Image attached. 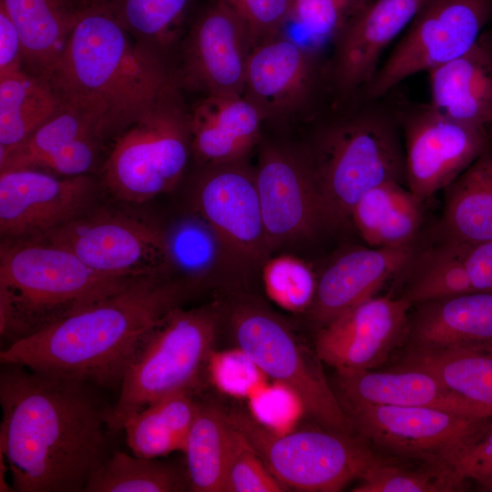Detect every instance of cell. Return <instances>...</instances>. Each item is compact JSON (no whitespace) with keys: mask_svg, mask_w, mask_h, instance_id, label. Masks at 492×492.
I'll return each instance as SVG.
<instances>
[{"mask_svg":"<svg viewBox=\"0 0 492 492\" xmlns=\"http://www.w3.org/2000/svg\"><path fill=\"white\" fill-rule=\"evenodd\" d=\"M0 452L18 492H85L109 456L102 409L90 384L2 364Z\"/></svg>","mask_w":492,"mask_h":492,"instance_id":"1","label":"cell"},{"mask_svg":"<svg viewBox=\"0 0 492 492\" xmlns=\"http://www.w3.org/2000/svg\"><path fill=\"white\" fill-rule=\"evenodd\" d=\"M193 288L169 274L140 276L72 315L7 345L1 364L119 388L135 353Z\"/></svg>","mask_w":492,"mask_h":492,"instance_id":"2","label":"cell"},{"mask_svg":"<svg viewBox=\"0 0 492 492\" xmlns=\"http://www.w3.org/2000/svg\"><path fill=\"white\" fill-rule=\"evenodd\" d=\"M178 77L138 43L100 0H88L47 81L101 138L147 114Z\"/></svg>","mask_w":492,"mask_h":492,"instance_id":"3","label":"cell"},{"mask_svg":"<svg viewBox=\"0 0 492 492\" xmlns=\"http://www.w3.org/2000/svg\"><path fill=\"white\" fill-rule=\"evenodd\" d=\"M393 91L381 97L359 92L330 99L307 121L314 128L311 141L302 149L313 175L325 223L350 220L359 199L377 185L405 184L402 101L393 98Z\"/></svg>","mask_w":492,"mask_h":492,"instance_id":"4","label":"cell"},{"mask_svg":"<svg viewBox=\"0 0 492 492\" xmlns=\"http://www.w3.org/2000/svg\"><path fill=\"white\" fill-rule=\"evenodd\" d=\"M133 279L98 272L71 251L51 243L4 240L1 336L10 344L104 299Z\"/></svg>","mask_w":492,"mask_h":492,"instance_id":"5","label":"cell"},{"mask_svg":"<svg viewBox=\"0 0 492 492\" xmlns=\"http://www.w3.org/2000/svg\"><path fill=\"white\" fill-rule=\"evenodd\" d=\"M215 306L179 307L144 339L128 364L116 404L108 408L110 430L150 403L185 390L192 391L214 351L220 326Z\"/></svg>","mask_w":492,"mask_h":492,"instance_id":"6","label":"cell"},{"mask_svg":"<svg viewBox=\"0 0 492 492\" xmlns=\"http://www.w3.org/2000/svg\"><path fill=\"white\" fill-rule=\"evenodd\" d=\"M176 80L153 108L119 133L103 167V180L118 199L143 203L172 190L191 152L190 111Z\"/></svg>","mask_w":492,"mask_h":492,"instance_id":"7","label":"cell"},{"mask_svg":"<svg viewBox=\"0 0 492 492\" xmlns=\"http://www.w3.org/2000/svg\"><path fill=\"white\" fill-rule=\"evenodd\" d=\"M229 415L286 489L340 491L360 480L381 456L350 432L323 425L276 432L252 415L241 412Z\"/></svg>","mask_w":492,"mask_h":492,"instance_id":"8","label":"cell"},{"mask_svg":"<svg viewBox=\"0 0 492 492\" xmlns=\"http://www.w3.org/2000/svg\"><path fill=\"white\" fill-rule=\"evenodd\" d=\"M229 321L237 347L265 375L292 391L305 412L323 426L353 432L323 362L285 322L251 299L235 302Z\"/></svg>","mask_w":492,"mask_h":492,"instance_id":"9","label":"cell"},{"mask_svg":"<svg viewBox=\"0 0 492 492\" xmlns=\"http://www.w3.org/2000/svg\"><path fill=\"white\" fill-rule=\"evenodd\" d=\"M327 59L282 33L250 55L243 97L264 125L306 123L331 99Z\"/></svg>","mask_w":492,"mask_h":492,"instance_id":"10","label":"cell"},{"mask_svg":"<svg viewBox=\"0 0 492 492\" xmlns=\"http://www.w3.org/2000/svg\"><path fill=\"white\" fill-rule=\"evenodd\" d=\"M62 247L114 277L169 274L167 232L149 220L108 210L84 212L36 239Z\"/></svg>","mask_w":492,"mask_h":492,"instance_id":"11","label":"cell"},{"mask_svg":"<svg viewBox=\"0 0 492 492\" xmlns=\"http://www.w3.org/2000/svg\"><path fill=\"white\" fill-rule=\"evenodd\" d=\"M492 22V0H428L363 90L381 97L469 50Z\"/></svg>","mask_w":492,"mask_h":492,"instance_id":"12","label":"cell"},{"mask_svg":"<svg viewBox=\"0 0 492 492\" xmlns=\"http://www.w3.org/2000/svg\"><path fill=\"white\" fill-rule=\"evenodd\" d=\"M341 405L353 432L373 447L390 456L446 465L489 418L432 407Z\"/></svg>","mask_w":492,"mask_h":492,"instance_id":"13","label":"cell"},{"mask_svg":"<svg viewBox=\"0 0 492 492\" xmlns=\"http://www.w3.org/2000/svg\"><path fill=\"white\" fill-rule=\"evenodd\" d=\"M405 186L421 202L445 190L488 147L484 128L455 120L430 103L402 101Z\"/></svg>","mask_w":492,"mask_h":492,"instance_id":"14","label":"cell"},{"mask_svg":"<svg viewBox=\"0 0 492 492\" xmlns=\"http://www.w3.org/2000/svg\"><path fill=\"white\" fill-rule=\"evenodd\" d=\"M253 48L243 19L224 0H203L185 31L179 84L210 95H243Z\"/></svg>","mask_w":492,"mask_h":492,"instance_id":"15","label":"cell"},{"mask_svg":"<svg viewBox=\"0 0 492 492\" xmlns=\"http://www.w3.org/2000/svg\"><path fill=\"white\" fill-rule=\"evenodd\" d=\"M198 214L222 242L231 262L246 268L271 249L264 228L255 170L247 159L205 166L195 191Z\"/></svg>","mask_w":492,"mask_h":492,"instance_id":"16","label":"cell"},{"mask_svg":"<svg viewBox=\"0 0 492 492\" xmlns=\"http://www.w3.org/2000/svg\"><path fill=\"white\" fill-rule=\"evenodd\" d=\"M254 170L271 249L310 236L325 223L313 175L302 149L265 141Z\"/></svg>","mask_w":492,"mask_h":492,"instance_id":"17","label":"cell"},{"mask_svg":"<svg viewBox=\"0 0 492 492\" xmlns=\"http://www.w3.org/2000/svg\"><path fill=\"white\" fill-rule=\"evenodd\" d=\"M412 304L373 296L320 326L314 350L336 371L374 370L405 343Z\"/></svg>","mask_w":492,"mask_h":492,"instance_id":"18","label":"cell"},{"mask_svg":"<svg viewBox=\"0 0 492 492\" xmlns=\"http://www.w3.org/2000/svg\"><path fill=\"white\" fill-rule=\"evenodd\" d=\"M97 187L85 175L57 179L32 169L1 171L0 233L30 240L90 210Z\"/></svg>","mask_w":492,"mask_h":492,"instance_id":"19","label":"cell"},{"mask_svg":"<svg viewBox=\"0 0 492 492\" xmlns=\"http://www.w3.org/2000/svg\"><path fill=\"white\" fill-rule=\"evenodd\" d=\"M428 0H371L345 27L327 59L332 99L363 91L381 57Z\"/></svg>","mask_w":492,"mask_h":492,"instance_id":"20","label":"cell"},{"mask_svg":"<svg viewBox=\"0 0 492 492\" xmlns=\"http://www.w3.org/2000/svg\"><path fill=\"white\" fill-rule=\"evenodd\" d=\"M341 404L420 406L473 417H491L486 408L449 389L432 373L395 365L384 371H336Z\"/></svg>","mask_w":492,"mask_h":492,"instance_id":"21","label":"cell"},{"mask_svg":"<svg viewBox=\"0 0 492 492\" xmlns=\"http://www.w3.org/2000/svg\"><path fill=\"white\" fill-rule=\"evenodd\" d=\"M415 251V245H406L357 248L340 255L317 280L309 308L312 319L322 326L374 296L390 278L401 273Z\"/></svg>","mask_w":492,"mask_h":492,"instance_id":"22","label":"cell"},{"mask_svg":"<svg viewBox=\"0 0 492 492\" xmlns=\"http://www.w3.org/2000/svg\"><path fill=\"white\" fill-rule=\"evenodd\" d=\"M406 352H492V292H477L413 305Z\"/></svg>","mask_w":492,"mask_h":492,"instance_id":"23","label":"cell"},{"mask_svg":"<svg viewBox=\"0 0 492 492\" xmlns=\"http://www.w3.org/2000/svg\"><path fill=\"white\" fill-rule=\"evenodd\" d=\"M263 126L243 95L204 96L190 111L191 152L204 166L247 159Z\"/></svg>","mask_w":492,"mask_h":492,"instance_id":"24","label":"cell"},{"mask_svg":"<svg viewBox=\"0 0 492 492\" xmlns=\"http://www.w3.org/2000/svg\"><path fill=\"white\" fill-rule=\"evenodd\" d=\"M430 105L446 116L487 128L492 124V29L463 55L428 72Z\"/></svg>","mask_w":492,"mask_h":492,"instance_id":"25","label":"cell"},{"mask_svg":"<svg viewBox=\"0 0 492 492\" xmlns=\"http://www.w3.org/2000/svg\"><path fill=\"white\" fill-rule=\"evenodd\" d=\"M19 33L23 62L48 79L83 5L80 0H0Z\"/></svg>","mask_w":492,"mask_h":492,"instance_id":"26","label":"cell"},{"mask_svg":"<svg viewBox=\"0 0 492 492\" xmlns=\"http://www.w3.org/2000/svg\"><path fill=\"white\" fill-rule=\"evenodd\" d=\"M421 206L403 183L386 181L359 199L350 220L370 247L414 245L422 224Z\"/></svg>","mask_w":492,"mask_h":492,"instance_id":"27","label":"cell"},{"mask_svg":"<svg viewBox=\"0 0 492 492\" xmlns=\"http://www.w3.org/2000/svg\"><path fill=\"white\" fill-rule=\"evenodd\" d=\"M444 239L464 244L492 241V149L488 147L446 189Z\"/></svg>","mask_w":492,"mask_h":492,"instance_id":"28","label":"cell"},{"mask_svg":"<svg viewBox=\"0 0 492 492\" xmlns=\"http://www.w3.org/2000/svg\"><path fill=\"white\" fill-rule=\"evenodd\" d=\"M200 402L192 391H179L159 398L128 417L121 427L132 454L159 458L183 452Z\"/></svg>","mask_w":492,"mask_h":492,"instance_id":"29","label":"cell"},{"mask_svg":"<svg viewBox=\"0 0 492 492\" xmlns=\"http://www.w3.org/2000/svg\"><path fill=\"white\" fill-rule=\"evenodd\" d=\"M62 107L63 102L46 79L22 69L0 76V158Z\"/></svg>","mask_w":492,"mask_h":492,"instance_id":"30","label":"cell"},{"mask_svg":"<svg viewBox=\"0 0 492 492\" xmlns=\"http://www.w3.org/2000/svg\"><path fill=\"white\" fill-rule=\"evenodd\" d=\"M232 426L220 408L200 402L183 451L190 491L225 492Z\"/></svg>","mask_w":492,"mask_h":492,"instance_id":"31","label":"cell"},{"mask_svg":"<svg viewBox=\"0 0 492 492\" xmlns=\"http://www.w3.org/2000/svg\"><path fill=\"white\" fill-rule=\"evenodd\" d=\"M141 45L165 56L203 0H100Z\"/></svg>","mask_w":492,"mask_h":492,"instance_id":"32","label":"cell"},{"mask_svg":"<svg viewBox=\"0 0 492 492\" xmlns=\"http://www.w3.org/2000/svg\"><path fill=\"white\" fill-rule=\"evenodd\" d=\"M399 365L424 369L449 389L492 413V352H406Z\"/></svg>","mask_w":492,"mask_h":492,"instance_id":"33","label":"cell"},{"mask_svg":"<svg viewBox=\"0 0 492 492\" xmlns=\"http://www.w3.org/2000/svg\"><path fill=\"white\" fill-rule=\"evenodd\" d=\"M190 490L186 468L157 458L115 452L87 482L85 492H179Z\"/></svg>","mask_w":492,"mask_h":492,"instance_id":"34","label":"cell"},{"mask_svg":"<svg viewBox=\"0 0 492 492\" xmlns=\"http://www.w3.org/2000/svg\"><path fill=\"white\" fill-rule=\"evenodd\" d=\"M467 482L450 466L380 456L354 492H453L465 490Z\"/></svg>","mask_w":492,"mask_h":492,"instance_id":"35","label":"cell"},{"mask_svg":"<svg viewBox=\"0 0 492 492\" xmlns=\"http://www.w3.org/2000/svg\"><path fill=\"white\" fill-rule=\"evenodd\" d=\"M89 136L102 138L86 116L63 104L52 118L0 158V172L45 169L69 144Z\"/></svg>","mask_w":492,"mask_h":492,"instance_id":"36","label":"cell"},{"mask_svg":"<svg viewBox=\"0 0 492 492\" xmlns=\"http://www.w3.org/2000/svg\"><path fill=\"white\" fill-rule=\"evenodd\" d=\"M166 232L171 267L182 269L193 288L220 263L234 266L216 232L200 215Z\"/></svg>","mask_w":492,"mask_h":492,"instance_id":"37","label":"cell"},{"mask_svg":"<svg viewBox=\"0 0 492 492\" xmlns=\"http://www.w3.org/2000/svg\"><path fill=\"white\" fill-rule=\"evenodd\" d=\"M371 0H292L288 18L303 37L301 43L323 55ZM286 28V27H285Z\"/></svg>","mask_w":492,"mask_h":492,"instance_id":"38","label":"cell"},{"mask_svg":"<svg viewBox=\"0 0 492 492\" xmlns=\"http://www.w3.org/2000/svg\"><path fill=\"white\" fill-rule=\"evenodd\" d=\"M263 281L267 294L288 311L309 309L313 301L317 280L312 270L296 258L280 256L266 262Z\"/></svg>","mask_w":492,"mask_h":492,"instance_id":"39","label":"cell"},{"mask_svg":"<svg viewBox=\"0 0 492 492\" xmlns=\"http://www.w3.org/2000/svg\"><path fill=\"white\" fill-rule=\"evenodd\" d=\"M286 490L268 469L243 433L233 425L225 473V492Z\"/></svg>","mask_w":492,"mask_h":492,"instance_id":"40","label":"cell"},{"mask_svg":"<svg viewBox=\"0 0 492 492\" xmlns=\"http://www.w3.org/2000/svg\"><path fill=\"white\" fill-rule=\"evenodd\" d=\"M207 368L214 385L234 396H251L263 382L264 374L238 347L226 352L213 351Z\"/></svg>","mask_w":492,"mask_h":492,"instance_id":"41","label":"cell"},{"mask_svg":"<svg viewBox=\"0 0 492 492\" xmlns=\"http://www.w3.org/2000/svg\"><path fill=\"white\" fill-rule=\"evenodd\" d=\"M464 480L492 492V417L447 460Z\"/></svg>","mask_w":492,"mask_h":492,"instance_id":"42","label":"cell"},{"mask_svg":"<svg viewBox=\"0 0 492 492\" xmlns=\"http://www.w3.org/2000/svg\"><path fill=\"white\" fill-rule=\"evenodd\" d=\"M246 23L253 43L283 33L292 0H224Z\"/></svg>","mask_w":492,"mask_h":492,"instance_id":"43","label":"cell"},{"mask_svg":"<svg viewBox=\"0 0 492 492\" xmlns=\"http://www.w3.org/2000/svg\"><path fill=\"white\" fill-rule=\"evenodd\" d=\"M456 267L474 292H492V241L464 244L446 240Z\"/></svg>","mask_w":492,"mask_h":492,"instance_id":"44","label":"cell"},{"mask_svg":"<svg viewBox=\"0 0 492 492\" xmlns=\"http://www.w3.org/2000/svg\"><path fill=\"white\" fill-rule=\"evenodd\" d=\"M279 384V387L261 388L251 398L252 416L276 432L278 427L287 426L296 419L297 411H303L302 408L297 409V405H302L296 395L286 386Z\"/></svg>","mask_w":492,"mask_h":492,"instance_id":"45","label":"cell"},{"mask_svg":"<svg viewBox=\"0 0 492 492\" xmlns=\"http://www.w3.org/2000/svg\"><path fill=\"white\" fill-rule=\"evenodd\" d=\"M22 62L23 49L19 33L0 4V76L22 69Z\"/></svg>","mask_w":492,"mask_h":492,"instance_id":"46","label":"cell"},{"mask_svg":"<svg viewBox=\"0 0 492 492\" xmlns=\"http://www.w3.org/2000/svg\"><path fill=\"white\" fill-rule=\"evenodd\" d=\"M487 138H488V143H489V147L491 148L492 149V124L490 126H488L487 128Z\"/></svg>","mask_w":492,"mask_h":492,"instance_id":"47","label":"cell"},{"mask_svg":"<svg viewBox=\"0 0 492 492\" xmlns=\"http://www.w3.org/2000/svg\"><path fill=\"white\" fill-rule=\"evenodd\" d=\"M81 2L87 1V0H80Z\"/></svg>","mask_w":492,"mask_h":492,"instance_id":"48","label":"cell"}]
</instances>
